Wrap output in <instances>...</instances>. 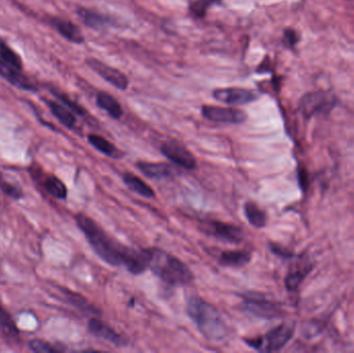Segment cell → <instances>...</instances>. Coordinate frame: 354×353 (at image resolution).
I'll list each match as a JSON object with an SVG mask.
<instances>
[{
    "mask_svg": "<svg viewBox=\"0 0 354 353\" xmlns=\"http://www.w3.org/2000/svg\"><path fill=\"white\" fill-rule=\"evenodd\" d=\"M187 313L196 323L200 333L210 341H221L226 338L228 327L216 307L197 296H191L187 303Z\"/></svg>",
    "mask_w": 354,
    "mask_h": 353,
    "instance_id": "cell-1",
    "label": "cell"
},
{
    "mask_svg": "<svg viewBox=\"0 0 354 353\" xmlns=\"http://www.w3.org/2000/svg\"><path fill=\"white\" fill-rule=\"evenodd\" d=\"M76 222L81 231L84 233L87 242L100 258L113 267L122 265L126 248L116 244L93 219L87 216L79 213L76 216Z\"/></svg>",
    "mask_w": 354,
    "mask_h": 353,
    "instance_id": "cell-2",
    "label": "cell"
},
{
    "mask_svg": "<svg viewBox=\"0 0 354 353\" xmlns=\"http://www.w3.org/2000/svg\"><path fill=\"white\" fill-rule=\"evenodd\" d=\"M149 269L162 281L174 286L187 285L193 281L189 267L174 255L159 249H149Z\"/></svg>",
    "mask_w": 354,
    "mask_h": 353,
    "instance_id": "cell-3",
    "label": "cell"
},
{
    "mask_svg": "<svg viewBox=\"0 0 354 353\" xmlns=\"http://www.w3.org/2000/svg\"><path fill=\"white\" fill-rule=\"evenodd\" d=\"M295 333L293 323H283L276 329L257 339L245 340L251 347L263 352H274L282 350Z\"/></svg>",
    "mask_w": 354,
    "mask_h": 353,
    "instance_id": "cell-4",
    "label": "cell"
},
{
    "mask_svg": "<svg viewBox=\"0 0 354 353\" xmlns=\"http://www.w3.org/2000/svg\"><path fill=\"white\" fill-rule=\"evenodd\" d=\"M337 105V99L333 93L326 91L309 93L301 97L299 110L305 117L310 118L316 114L330 112Z\"/></svg>",
    "mask_w": 354,
    "mask_h": 353,
    "instance_id": "cell-5",
    "label": "cell"
},
{
    "mask_svg": "<svg viewBox=\"0 0 354 353\" xmlns=\"http://www.w3.org/2000/svg\"><path fill=\"white\" fill-rule=\"evenodd\" d=\"M201 113L205 120L220 122V124H243L248 117L247 114L243 110L212 105L203 106L201 108Z\"/></svg>",
    "mask_w": 354,
    "mask_h": 353,
    "instance_id": "cell-6",
    "label": "cell"
},
{
    "mask_svg": "<svg viewBox=\"0 0 354 353\" xmlns=\"http://www.w3.org/2000/svg\"><path fill=\"white\" fill-rule=\"evenodd\" d=\"M87 64L91 70H95L99 76H101L104 80L107 81L109 84L120 90L128 89L129 81L128 77L118 68L106 64L105 62L97 59V58H88L86 60Z\"/></svg>",
    "mask_w": 354,
    "mask_h": 353,
    "instance_id": "cell-7",
    "label": "cell"
},
{
    "mask_svg": "<svg viewBox=\"0 0 354 353\" xmlns=\"http://www.w3.org/2000/svg\"><path fill=\"white\" fill-rule=\"evenodd\" d=\"M212 95L216 101L221 102V103L235 106L247 105L258 99L256 91L243 88V87L218 88L214 90Z\"/></svg>",
    "mask_w": 354,
    "mask_h": 353,
    "instance_id": "cell-8",
    "label": "cell"
},
{
    "mask_svg": "<svg viewBox=\"0 0 354 353\" xmlns=\"http://www.w3.org/2000/svg\"><path fill=\"white\" fill-rule=\"evenodd\" d=\"M161 149L166 158L180 167L192 170L197 166V162H196L193 153L180 143L176 142V141H168L162 145Z\"/></svg>",
    "mask_w": 354,
    "mask_h": 353,
    "instance_id": "cell-9",
    "label": "cell"
},
{
    "mask_svg": "<svg viewBox=\"0 0 354 353\" xmlns=\"http://www.w3.org/2000/svg\"><path fill=\"white\" fill-rule=\"evenodd\" d=\"M203 230L206 233L216 236L225 242L237 244L243 240V232H241V228L231 225V224L210 222L206 227H204Z\"/></svg>",
    "mask_w": 354,
    "mask_h": 353,
    "instance_id": "cell-10",
    "label": "cell"
},
{
    "mask_svg": "<svg viewBox=\"0 0 354 353\" xmlns=\"http://www.w3.org/2000/svg\"><path fill=\"white\" fill-rule=\"evenodd\" d=\"M122 265H126L127 269L134 275L142 274L149 267V250L138 251L126 248Z\"/></svg>",
    "mask_w": 354,
    "mask_h": 353,
    "instance_id": "cell-11",
    "label": "cell"
},
{
    "mask_svg": "<svg viewBox=\"0 0 354 353\" xmlns=\"http://www.w3.org/2000/svg\"><path fill=\"white\" fill-rule=\"evenodd\" d=\"M245 307L252 314L261 318H274L280 315V310L276 305L261 298L250 296L245 300Z\"/></svg>",
    "mask_w": 354,
    "mask_h": 353,
    "instance_id": "cell-12",
    "label": "cell"
},
{
    "mask_svg": "<svg viewBox=\"0 0 354 353\" xmlns=\"http://www.w3.org/2000/svg\"><path fill=\"white\" fill-rule=\"evenodd\" d=\"M0 334L6 342L12 345L20 343V332L12 321V316L1 305H0Z\"/></svg>",
    "mask_w": 354,
    "mask_h": 353,
    "instance_id": "cell-13",
    "label": "cell"
},
{
    "mask_svg": "<svg viewBox=\"0 0 354 353\" xmlns=\"http://www.w3.org/2000/svg\"><path fill=\"white\" fill-rule=\"evenodd\" d=\"M0 75L4 79H6L8 82L15 85V86L26 89V90H33V89H35V85L32 84V82L27 77L23 75L22 70H20V68L8 66V64L0 61Z\"/></svg>",
    "mask_w": 354,
    "mask_h": 353,
    "instance_id": "cell-14",
    "label": "cell"
},
{
    "mask_svg": "<svg viewBox=\"0 0 354 353\" xmlns=\"http://www.w3.org/2000/svg\"><path fill=\"white\" fill-rule=\"evenodd\" d=\"M88 329L89 332L95 337L102 338L114 345L122 346L124 343L122 338L116 332H114L111 327H108L99 319L93 318L89 321Z\"/></svg>",
    "mask_w": 354,
    "mask_h": 353,
    "instance_id": "cell-15",
    "label": "cell"
},
{
    "mask_svg": "<svg viewBox=\"0 0 354 353\" xmlns=\"http://www.w3.org/2000/svg\"><path fill=\"white\" fill-rule=\"evenodd\" d=\"M51 24L68 41L75 44H82L84 41V37H83L80 28L77 25H75L74 23L71 22V21L54 18L51 21Z\"/></svg>",
    "mask_w": 354,
    "mask_h": 353,
    "instance_id": "cell-16",
    "label": "cell"
},
{
    "mask_svg": "<svg viewBox=\"0 0 354 353\" xmlns=\"http://www.w3.org/2000/svg\"><path fill=\"white\" fill-rule=\"evenodd\" d=\"M78 15L85 25L91 27V28L95 29V30H101V29L113 25V21L110 17L100 14L97 12H93V10H87V8H80L78 10Z\"/></svg>",
    "mask_w": 354,
    "mask_h": 353,
    "instance_id": "cell-17",
    "label": "cell"
},
{
    "mask_svg": "<svg viewBox=\"0 0 354 353\" xmlns=\"http://www.w3.org/2000/svg\"><path fill=\"white\" fill-rule=\"evenodd\" d=\"M97 104L101 109L105 110L114 120H120L124 114L120 102L107 93H99L97 95Z\"/></svg>",
    "mask_w": 354,
    "mask_h": 353,
    "instance_id": "cell-18",
    "label": "cell"
},
{
    "mask_svg": "<svg viewBox=\"0 0 354 353\" xmlns=\"http://www.w3.org/2000/svg\"><path fill=\"white\" fill-rule=\"evenodd\" d=\"M137 167L147 178H158V180L168 178L174 172V169L168 164L143 163L141 162V163L137 164Z\"/></svg>",
    "mask_w": 354,
    "mask_h": 353,
    "instance_id": "cell-19",
    "label": "cell"
},
{
    "mask_svg": "<svg viewBox=\"0 0 354 353\" xmlns=\"http://www.w3.org/2000/svg\"><path fill=\"white\" fill-rule=\"evenodd\" d=\"M251 260V254L245 251H225L221 254V265L225 267H241Z\"/></svg>",
    "mask_w": 354,
    "mask_h": 353,
    "instance_id": "cell-20",
    "label": "cell"
},
{
    "mask_svg": "<svg viewBox=\"0 0 354 353\" xmlns=\"http://www.w3.org/2000/svg\"><path fill=\"white\" fill-rule=\"evenodd\" d=\"M124 182L133 192L137 193L140 196L145 197V198H153L155 196L153 189L134 174H124Z\"/></svg>",
    "mask_w": 354,
    "mask_h": 353,
    "instance_id": "cell-21",
    "label": "cell"
},
{
    "mask_svg": "<svg viewBox=\"0 0 354 353\" xmlns=\"http://www.w3.org/2000/svg\"><path fill=\"white\" fill-rule=\"evenodd\" d=\"M48 106H49L52 114H53L64 126L68 128H74L75 124H76V117H75L74 114H73L72 110L68 109L66 106L64 107V106L56 103V102H49Z\"/></svg>",
    "mask_w": 354,
    "mask_h": 353,
    "instance_id": "cell-22",
    "label": "cell"
},
{
    "mask_svg": "<svg viewBox=\"0 0 354 353\" xmlns=\"http://www.w3.org/2000/svg\"><path fill=\"white\" fill-rule=\"evenodd\" d=\"M43 186L44 189L54 198L66 199L68 196V189L66 184L56 176H47L43 182Z\"/></svg>",
    "mask_w": 354,
    "mask_h": 353,
    "instance_id": "cell-23",
    "label": "cell"
},
{
    "mask_svg": "<svg viewBox=\"0 0 354 353\" xmlns=\"http://www.w3.org/2000/svg\"><path fill=\"white\" fill-rule=\"evenodd\" d=\"M245 215L250 224L256 228H262L266 224V216L255 203L247 202L245 204Z\"/></svg>",
    "mask_w": 354,
    "mask_h": 353,
    "instance_id": "cell-24",
    "label": "cell"
},
{
    "mask_svg": "<svg viewBox=\"0 0 354 353\" xmlns=\"http://www.w3.org/2000/svg\"><path fill=\"white\" fill-rule=\"evenodd\" d=\"M0 61L8 64V66L22 70V61H21L20 56L1 39H0Z\"/></svg>",
    "mask_w": 354,
    "mask_h": 353,
    "instance_id": "cell-25",
    "label": "cell"
},
{
    "mask_svg": "<svg viewBox=\"0 0 354 353\" xmlns=\"http://www.w3.org/2000/svg\"><path fill=\"white\" fill-rule=\"evenodd\" d=\"M88 141L95 149H97L101 153H105L106 155L114 157L118 153V149H115V146L104 137L95 134L88 135Z\"/></svg>",
    "mask_w": 354,
    "mask_h": 353,
    "instance_id": "cell-26",
    "label": "cell"
},
{
    "mask_svg": "<svg viewBox=\"0 0 354 353\" xmlns=\"http://www.w3.org/2000/svg\"><path fill=\"white\" fill-rule=\"evenodd\" d=\"M64 294H66L68 303H71L73 306L80 309L81 311H86V312L88 313H95L93 312V311H95V309H93L91 305L87 304L86 300H85L82 296H79V294H73V292H68V290H64Z\"/></svg>",
    "mask_w": 354,
    "mask_h": 353,
    "instance_id": "cell-27",
    "label": "cell"
},
{
    "mask_svg": "<svg viewBox=\"0 0 354 353\" xmlns=\"http://www.w3.org/2000/svg\"><path fill=\"white\" fill-rule=\"evenodd\" d=\"M0 190L6 195V196L12 197L14 199H21L23 197V192L20 188L6 182L1 174H0Z\"/></svg>",
    "mask_w": 354,
    "mask_h": 353,
    "instance_id": "cell-28",
    "label": "cell"
},
{
    "mask_svg": "<svg viewBox=\"0 0 354 353\" xmlns=\"http://www.w3.org/2000/svg\"><path fill=\"white\" fill-rule=\"evenodd\" d=\"M28 347L31 352L37 353H52L59 352L58 348L54 347L51 344L47 343V342L39 339L31 340V341H29Z\"/></svg>",
    "mask_w": 354,
    "mask_h": 353,
    "instance_id": "cell-29",
    "label": "cell"
},
{
    "mask_svg": "<svg viewBox=\"0 0 354 353\" xmlns=\"http://www.w3.org/2000/svg\"><path fill=\"white\" fill-rule=\"evenodd\" d=\"M218 1V0H196L192 6L191 10L196 16L202 17L212 3Z\"/></svg>",
    "mask_w": 354,
    "mask_h": 353,
    "instance_id": "cell-30",
    "label": "cell"
},
{
    "mask_svg": "<svg viewBox=\"0 0 354 353\" xmlns=\"http://www.w3.org/2000/svg\"><path fill=\"white\" fill-rule=\"evenodd\" d=\"M306 274L299 271L295 273L290 274L286 279V286L289 290H295L299 287V284L303 282Z\"/></svg>",
    "mask_w": 354,
    "mask_h": 353,
    "instance_id": "cell-31",
    "label": "cell"
},
{
    "mask_svg": "<svg viewBox=\"0 0 354 353\" xmlns=\"http://www.w3.org/2000/svg\"><path fill=\"white\" fill-rule=\"evenodd\" d=\"M60 99H62V103L66 104V107L68 109L74 111L75 113L79 114V115H84L85 110L83 109L82 107L78 105V104L75 103V102L71 101L68 97H66V95H58Z\"/></svg>",
    "mask_w": 354,
    "mask_h": 353,
    "instance_id": "cell-32",
    "label": "cell"
}]
</instances>
